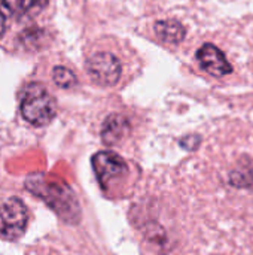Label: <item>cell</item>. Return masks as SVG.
Returning <instances> with one entry per match:
<instances>
[{
  "label": "cell",
  "mask_w": 253,
  "mask_h": 255,
  "mask_svg": "<svg viewBox=\"0 0 253 255\" xmlns=\"http://www.w3.org/2000/svg\"><path fill=\"white\" fill-rule=\"evenodd\" d=\"M25 187L30 193L42 199L52 208L66 223H78L81 218V208L75 193L61 182L48 181L42 175H33L27 179Z\"/></svg>",
  "instance_id": "cell-1"
},
{
  "label": "cell",
  "mask_w": 253,
  "mask_h": 255,
  "mask_svg": "<svg viewBox=\"0 0 253 255\" xmlns=\"http://www.w3.org/2000/svg\"><path fill=\"white\" fill-rule=\"evenodd\" d=\"M21 114L30 124L42 127L54 120L57 114V105L54 97L43 85L30 84L25 88L21 100Z\"/></svg>",
  "instance_id": "cell-2"
},
{
  "label": "cell",
  "mask_w": 253,
  "mask_h": 255,
  "mask_svg": "<svg viewBox=\"0 0 253 255\" xmlns=\"http://www.w3.org/2000/svg\"><path fill=\"white\" fill-rule=\"evenodd\" d=\"M86 72L94 84L112 87L121 79L122 67L116 55L107 51L95 52L86 60Z\"/></svg>",
  "instance_id": "cell-4"
},
{
  "label": "cell",
  "mask_w": 253,
  "mask_h": 255,
  "mask_svg": "<svg viewBox=\"0 0 253 255\" xmlns=\"http://www.w3.org/2000/svg\"><path fill=\"white\" fill-rule=\"evenodd\" d=\"M128 121L121 115H110L101 128V139L106 145H118L128 133Z\"/></svg>",
  "instance_id": "cell-7"
},
{
  "label": "cell",
  "mask_w": 253,
  "mask_h": 255,
  "mask_svg": "<svg viewBox=\"0 0 253 255\" xmlns=\"http://www.w3.org/2000/svg\"><path fill=\"white\" fill-rule=\"evenodd\" d=\"M24 12H27V0H0V37L7 28V21Z\"/></svg>",
  "instance_id": "cell-9"
},
{
  "label": "cell",
  "mask_w": 253,
  "mask_h": 255,
  "mask_svg": "<svg viewBox=\"0 0 253 255\" xmlns=\"http://www.w3.org/2000/svg\"><path fill=\"white\" fill-rule=\"evenodd\" d=\"M155 33L157 36L167 43H179L185 37V27L176 21V19H166V21H158L155 24Z\"/></svg>",
  "instance_id": "cell-8"
},
{
  "label": "cell",
  "mask_w": 253,
  "mask_h": 255,
  "mask_svg": "<svg viewBox=\"0 0 253 255\" xmlns=\"http://www.w3.org/2000/svg\"><path fill=\"white\" fill-rule=\"evenodd\" d=\"M28 224V211L18 197H0V238L19 239Z\"/></svg>",
  "instance_id": "cell-3"
},
{
  "label": "cell",
  "mask_w": 253,
  "mask_h": 255,
  "mask_svg": "<svg viewBox=\"0 0 253 255\" xmlns=\"http://www.w3.org/2000/svg\"><path fill=\"white\" fill-rule=\"evenodd\" d=\"M52 79L61 88H70V87H73L76 84L75 73L70 69L63 67V66H58V67H55L52 70Z\"/></svg>",
  "instance_id": "cell-10"
},
{
  "label": "cell",
  "mask_w": 253,
  "mask_h": 255,
  "mask_svg": "<svg viewBox=\"0 0 253 255\" xmlns=\"http://www.w3.org/2000/svg\"><path fill=\"white\" fill-rule=\"evenodd\" d=\"M92 169L103 188L128 172L127 163L112 151H101L92 157Z\"/></svg>",
  "instance_id": "cell-5"
},
{
  "label": "cell",
  "mask_w": 253,
  "mask_h": 255,
  "mask_svg": "<svg viewBox=\"0 0 253 255\" xmlns=\"http://www.w3.org/2000/svg\"><path fill=\"white\" fill-rule=\"evenodd\" d=\"M197 60L201 69L212 76L222 78L233 72V66L228 63L224 52L212 43H206L198 49Z\"/></svg>",
  "instance_id": "cell-6"
}]
</instances>
